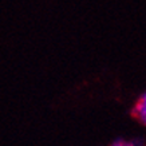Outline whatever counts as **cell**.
<instances>
[{
	"label": "cell",
	"instance_id": "obj_1",
	"mask_svg": "<svg viewBox=\"0 0 146 146\" xmlns=\"http://www.w3.org/2000/svg\"><path fill=\"white\" fill-rule=\"evenodd\" d=\"M133 114L135 115L139 121L146 118V93L143 94V95L138 99L137 103H135V106H134V109H133Z\"/></svg>",
	"mask_w": 146,
	"mask_h": 146
},
{
	"label": "cell",
	"instance_id": "obj_2",
	"mask_svg": "<svg viewBox=\"0 0 146 146\" xmlns=\"http://www.w3.org/2000/svg\"><path fill=\"white\" fill-rule=\"evenodd\" d=\"M110 146H133V143H131V142H126V141H123V139H117V141H114Z\"/></svg>",
	"mask_w": 146,
	"mask_h": 146
}]
</instances>
